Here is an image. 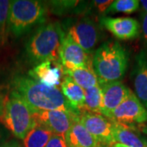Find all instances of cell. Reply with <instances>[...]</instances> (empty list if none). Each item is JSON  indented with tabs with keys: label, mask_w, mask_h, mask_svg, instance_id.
<instances>
[{
	"label": "cell",
	"mask_w": 147,
	"mask_h": 147,
	"mask_svg": "<svg viewBox=\"0 0 147 147\" xmlns=\"http://www.w3.org/2000/svg\"><path fill=\"white\" fill-rule=\"evenodd\" d=\"M99 147H106V146H99Z\"/></svg>",
	"instance_id": "cell-33"
},
{
	"label": "cell",
	"mask_w": 147,
	"mask_h": 147,
	"mask_svg": "<svg viewBox=\"0 0 147 147\" xmlns=\"http://www.w3.org/2000/svg\"><path fill=\"white\" fill-rule=\"evenodd\" d=\"M100 21L108 31L120 40L134 39L140 34V24L132 17L104 16Z\"/></svg>",
	"instance_id": "cell-10"
},
{
	"label": "cell",
	"mask_w": 147,
	"mask_h": 147,
	"mask_svg": "<svg viewBox=\"0 0 147 147\" xmlns=\"http://www.w3.org/2000/svg\"><path fill=\"white\" fill-rule=\"evenodd\" d=\"M102 93L100 114L106 117L127 97L131 90L121 81L100 85Z\"/></svg>",
	"instance_id": "cell-12"
},
{
	"label": "cell",
	"mask_w": 147,
	"mask_h": 147,
	"mask_svg": "<svg viewBox=\"0 0 147 147\" xmlns=\"http://www.w3.org/2000/svg\"><path fill=\"white\" fill-rule=\"evenodd\" d=\"M55 61H46L35 65L29 71L28 76L48 87H57L61 84L63 67L61 64Z\"/></svg>",
	"instance_id": "cell-13"
},
{
	"label": "cell",
	"mask_w": 147,
	"mask_h": 147,
	"mask_svg": "<svg viewBox=\"0 0 147 147\" xmlns=\"http://www.w3.org/2000/svg\"><path fill=\"white\" fill-rule=\"evenodd\" d=\"M67 147H99L100 145L79 122V117L65 136Z\"/></svg>",
	"instance_id": "cell-15"
},
{
	"label": "cell",
	"mask_w": 147,
	"mask_h": 147,
	"mask_svg": "<svg viewBox=\"0 0 147 147\" xmlns=\"http://www.w3.org/2000/svg\"><path fill=\"white\" fill-rule=\"evenodd\" d=\"M6 34H7V31L3 29V27L0 22V45L3 44V42L5 41Z\"/></svg>",
	"instance_id": "cell-27"
},
{
	"label": "cell",
	"mask_w": 147,
	"mask_h": 147,
	"mask_svg": "<svg viewBox=\"0 0 147 147\" xmlns=\"http://www.w3.org/2000/svg\"><path fill=\"white\" fill-rule=\"evenodd\" d=\"M142 32H143V36L144 39L147 46V13L142 12Z\"/></svg>",
	"instance_id": "cell-25"
},
{
	"label": "cell",
	"mask_w": 147,
	"mask_h": 147,
	"mask_svg": "<svg viewBox=\"0 0 147 147\" xmlns=\"http://www.w3.org/2000/svg\"><path fill=\"white\" fill-rule=\"evenodd\" d=\"M144 142H145V144H146V147H147V138L144 137Z\"/></svg>",
	"instance_id": "cell-32"
},
{
	"label": "cell",
	"mask_w": 147,
	"mask_h": 147,
	"mask_svg": "<svg viewBox=\"0 0 147 147\" xmlns=\"http://www.w3.org/2000/svg\"><path fill=\"white\" fill-rule=\"evenodd\" d=\"M63 74H65V76L71 78L84 90L89 89L91 88L100 85L98 78L92 68V64H90L88 66L79 68H63Z\"/></svg>",
	"instance_id": "cell-17"
},
{
	"label": "cell",
	"mask_w": 147,
	"mask_h": 147,
	"mask_svg": "<svg viewBox=\"0 0 147 147\" xmlns=\"http://www.w3.org/2000/svg\"><path fill=\"white\" fill-rule=\"evenodd\" d=\"M46 147H67L65 138L64 136L54 134Z\"/></svg>",
	"instance_id": "cell-23"
},
{
	"label": "cell",
	"mask_w": 147,
	"mask_h": 147,
	"mask_svg": "<svg viewBox=\"0 0 147 147\" xmlns=\"http://www.w3.org/2000/svg\"><path fill=\"white\" fill-rule=\"evenodd\" d=\"M53 132L46 127L37 124L23 140L25 147H46Z\"/></svg>",
	"instance_id": "cell-19"
},
{
	"label": "cell",
	"mask_w": 147,
	"mask_h": 147,
	"mask_svg": "<svg viewBox=\"0 0 147 147\" xmlns=\"http://www.w3.org/2000/svg\"><path fill=\"white\" fill-rule=\"evenodd\" d=\"M79 122L100 146H112L115 142L113 136V123L108 118L98 113L80 112Z\"/></svg>",
	"instance_id": "cell-6"
},
{
	"label": "cell",
	"mask_w": 147,
	"mask_h": 147,
	"mask_svg": "<svg viewBox=\"0 0 147 147\" xmlns=\"http://www.w3.org/2000/svg\"><path fill=\"white\" fill-rule=\"evenodd\" d=\"M3 137H4V132L2 131V130H0V142L3 140Z\"/></svg>",
	"instance_id": "cell-30"
},
{
	"label": "cell",
	"mask_w": 147,
	"mask_h": 147,
	"mask_svg": "<svg viewBox=\"0 0 147 147\" xmlns=\"http://www.w3.org/2000/svg\"><path fill=\"white\" fill-rule=\"evenodd\" d=\"M73 40L81 48L89 54L99 40V31L94 22L88 18H83L73 24L68 33Z\"/></svg>",
	"instance_id": "cell-9"
},
{
	"label": "cell",
	"mask_w": 147,
	"mask_h": 147,
	"mask_svg": "<svg viewBox=\"0 0 147 147\" xmlns=\"http://www.w3.org/2000/svg\"><path fill=\"white\" fill-rule=\"evenodd\" d=\"M61 92L74 110H83L85 99V90L76 84L73 79L65 76L61 84Z\"/></svg>",
	"instance_id": "cell-18"
},
{
	"label": "cell",
	"mask_w": 147,
	"mask_h": 147,
	"mask_svg": "<svg viewBox=\"0 0 147 147\" xmlns=\"http://www.w3.org/2000/svg\"><path fill=\"white\" fill-rule=\"evenodd\" d=\"M61 64L64 69H74L89 65L88 53L73 40L69 34L64 37L60 50Z\"/></svg>",
	"instance_id": "cell-11"
},
{
	"label": "cell",
	"mask_w": 147,
	"mask_h": 147,
	"mask_svg": "<svg viewBox=\"0 0 147 147\" xmlns=\"http://www.w3.org/2000/svg\"><path fill=\"white\" fill-rule=\"evenodd\" d=\"M140 7V1L138 0H115L113 1L106 12L117 13L123 12L125 14H131L137 11Z\"/></svg>",
	"instance_id": "cell-21"
},
{
	"label": "cell",
	"mask_w": 147,
	"mask_h": 147,
	"mask_svg": "<svg viewBox=\"0 0 147 147\" xmlns=\"http://www.w3.org/2000/svg\"><path fill=\"white\" fill-rule=\"evenodd\" d=\"M92 64L100 85L121 81L127 69L128 55L119 42L108 41L96 50Z\"/></svg>",
	"instance_id": "cell-3"
},
{
	"label": "cell",
	"mask_w": 147,
	"mask_h": 147,
	"mask_svg": "<svg viewBox=\"0 0 147 147\" xmlns=\"http://www.w3.org/2000/svg\"><path fill=\"white\" fill-rule=\"evenodd\" d=\"M0 147H21V146L17 141H10L1 144Z\"/></svg>",
	"instance_id": "cell-26"
},
{
	"label": "cell",
	"mask_w": 147,
	"mask_h": 147,
	"mask_svg": "<svg viewBox=\"0 0 147 147\" xmlns=\"http://www.w3.org/2000/svg\"><path fill=\"white\" fill-rule=\"evenodd\" d=\"M135 94L147 109V52L143 50L136 58L133 70Z\"/></svg>",
	"instance_id": "cell-14"
},
{
	"label": "cell",
	"mask_w": 147,
	"mask_h": 147,
	"mask_svg": "<svg viewBox=\"0 0 147 147\" xmlns=\"http://www.w3.org/2000/svg\"><path fill=\"white\" fill-rule=\"evenodd\" d=\"M94 5L100 12H106L107 9L110 7L113 1L111 0H96L93 2Z\"/></svg>",
	"instance_id": "cell-24"
},
{
	"label": "cell",
	"mask_w": 147,
	"mask_h": 147,
	"mask_svg": "<svg viewBox=\"0 0 147 147\" xmlns=\"http://www.w3.org/2000/svg\"><path fill=\"white\" fill-rule=\"evenodd\" d=\"M142 131H143L144 133L147 134V125H145V126L143 127V128H142Z\"/></svg>",
	"instance_id": "cell-31"
},
{
	"label": "cell",
	"mask_w": 147,
	"mask_h": 147,
	"mask_svg": "<svg viewBox=\"0 0 147 147\" xmlns=\"http://www.w3.org/2000/svg\"><path fill=\"white\" fill-rule=\"evenodd\" d=\"M10 5L11 1L0 0V22L6 31H7V21H8Z\"/></svg>",
	"instance_id": "cell-22"
},
{
	"label": "cell",
	"mask_w": 147,
	"mask_h": 147,
	"mask_svg": "<svg viewBox=\"0 0 147 147\" xmlns=\"http://www.w3.org/2000/svg\"><path fill=\"white\" fill-rule=\"evenodd\" d=\"M0 119L14 137L21 140L37 125L33 110L15 91L6 99Z\"/></svg>",
	"instance_id": "cell-5"
},
{
	"label": "cell",
	"mask_w": 147,
	"mask_h": 147,
	"mask_svg": "<svg viewBox=\"0 0 147 147\" xmlns=\"http://www.w3.org/2000/svg\"><path fill=\"white\" fill-rule=\"evenodd\" d=\"M6 99L3 97V96L0 93V119L3 115V109H4V104H5Z\"/></svg>",
	"instance_id": "cell-28"
},
{
	"label": "cell",
	"mask_w": 147,
	"mask_h": 147,
	"mask_svg": "<svg viewBox=\"0 0 147 147\" xmlns=\"http://www.w3.org/2000/svg\"><path fill=\"white\" fill-rule=\"evenodd\" d=\"M106 118L112 122L129 126L133 123L142 124L147 122V109L131 91L126 99L115 110L109 113Z\"/></svg>",
	"instance_id": "cell-7"
},
{
	"label": "cell",
	"mask_w": 147,
	"mask_h": 147,
	"mask_svg": "<svg viewBox=\"0 0 147 147\" xmlns=\"http://www.w3.org/2000/svg\"><path fill=\"white\" fill-rule=\"evenodd\" d=\"M47 12V7L41 1H11L7 31L16 38L22 36L34 27L45 22Z\"/></svg>",
	"instance_id": "cell-4"
},
{
	"label": "cell",
	"mask_w": 147,
	"mask_h": 147,
	"mask_svg": "<svg viewBox=\"0 0 147 147\" xmlns=\"http://www.w3.org/2000/svg\"><path fill=\"white\" fill-rule=\"evenodd\" d=\"M140 6H142V9L143 11V12L147 13V0L140 1Z\"/></svg>",
	"instance_id": "cell-29"
},
{
	"label": "cell",
	"mask_w": 147,
	"mask_h": 147,
	"mask_svg": "<svg viewBox=\"0 0 147 147\" xmlns=\"http://www.w3.org/2000/svg\"><path fill=\"white\" fill-rule=\"evenodd\" d=\"M102 93L100 86H96L85 90V99L83 110L92 113L100 114Z\"/></svg>",
	"instance_id": "cell-20"
},
{
	"label": "cell",
	"mask_w": 147,
	"mask_h": 147,
	"mask_svg": "<svg viewBox=\"0 0 147 147\" xmlns=\"http://www.w3.org/2000/svg\"><path fill=\"white\" fill-rule=\"evenodd\" d=\"M80 114V113H79ZM79 114L66 110H41L34 111L37 124L50 129L55 135L65 136Z\"/></svg>",
	"instance_id": "cell-8"
},
{
	"label": "cell",
	"mask_w": 147,
	"mask_h": 147,
	"mask_svg": "<svg viewBox=\"0 0 147 147\" xmlns=\"http://www.w3.org/2000/svg\"><path fill=\"white\" fill-rule=\"evenodd\" d=\"M12 91L21 96L33 111L66 110L79 114L66 100L61 90L48 87L29 76L16 75L11 80Z\"/></svg>",
	"instance_id": "cell-1"
},
{
	"label": "cell",
	"mask_w": 147,
	"mask_h": 147,
	"mask_svg": "<svg viewBox=\"0 0 147 147\" xmlns=\"http://www.w3.org/2000/svg\"><path fill=\"white\" fill-rule=\"evenodd\" d=\"M64 37L65 33L58 22L41 26L26 44L29 61L35 65L46 61L61 62L60 50Z\"/></svg>",
	"instance_id": "cell-2"
},
{
	"label": "cell",
	"mask_w": 147,
	"mask_h": 147,
	"mask_svg": "<svg viewBox=\"0 0 147 147\" xmlns=\"http://www.w3.org/2000/svg\"><path fill=\"white\" fill-rule=\"evenodd\" d=\"M113 123V136L115 143L129 147H146L144 137L137 133V129L129 125Z\"/></svg>",
	"instance_id": "cell-16"
}]
</instances>
